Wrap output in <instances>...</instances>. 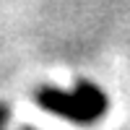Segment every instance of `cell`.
Masks as SVG:
<instances>
[{"label": "cell", "instance_id": "obj_1", "mask_svg": "<svg viewBox=\"0 0 130 130\" xmlns=\"http://www.w3.org/2000/svg\"><path fill=\"white\" fill-rule=\"evenodd\" d=\"M34 99L42 109L57 115L73 125H94L109 109L107 94L89 81H78L75 91H62V89L47 86V89H39L34 94Z\"/></svg>", "mask_w": 130, "mask_h": 130}, {"label": "cell", "instance_id": "obj_2", "mask_svg": "<svg viewBox=\"0 0 130 130\" xmlns=\"http://www.w3.org/2000/svg\"><path fill=\"white\" fill-rule=\"evenodd\" d=\"M5 117H8V109L0 107V130H5Z\"/></svg>", "mask_w": 130, "mask_h": 130}]
</instances>
